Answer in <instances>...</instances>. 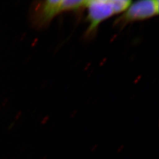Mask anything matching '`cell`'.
<instances>
[{"mask_svg": "<svg viewBox=\"0 0 159 159\" xmlns=\"http://www.w3.org/2000/svg\"><path fill=\"white\" fill-rule=\"evenodd\" d=\"M86 1L47 0L37 2L32 11V20L39 27H46L57 15L63 12L76 11L85 8Z\"/></svg>", "mask_w": 159, "mask_h": 159, "instance_id": "1", "label": "cell"}, {"mask_svg": "<svg viewBox=\"0 0 159 159\" xmlns=\"http://www.w3.org/2000/svg\"><path fill=\"white\" fill-rule=\"evenodd\" d=\"M129 0H93L87 1V20L90 24L87 34H92L100 23L115 14L125 11L131 4Z\"/></svg>", "mask_w": 159, "mask_h": 159, "instance_id": "2", "label": "cell"}, {"mask_svg": "<svg viewBox=\"0 0 159 159\" xmlns=\"http://www.w3.org/2000/svg\"><path fill=\"white\" fill-rule=\"evenodd\" d=\"M159 1L158 0L138 1L131 4L123 14L115 21V25L125 26L129 23L147 20L158 15Z\"/></svg>", "mask_w": 159, "mask_h": 159, "instance_id": "3", "label": "cell"}, {"mask_svg": "<svg viewBox=\"0 0 159 159\" xmlns=\"http://www.w3.org/2000/svg\"><path fill=\"white\" fill-rule=\"evenodd\" d=\"M125 148V145H121L120 146L119 148H117V150H116V152L117 153H121Z\"/></svg>", "mask_w": 159, "mask_h": 159, "instance_id": "4", "label": "cell"}, {"mask_svg": "<svg viewBox=\"0 0 159 159\" xmlns=\"http://www.w3.org/2000/svg\"><path fill=\"white\" fill-rule=\"evenodd\" d=\"M98 144H96L93 145V146L91 147V149H90V151H91V153L95 152L98 149Z\"/></svg>", "mask_w": 159, "mask_h": 159, "instance_id": "5", "label": "cell"}]
</instances>
